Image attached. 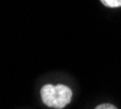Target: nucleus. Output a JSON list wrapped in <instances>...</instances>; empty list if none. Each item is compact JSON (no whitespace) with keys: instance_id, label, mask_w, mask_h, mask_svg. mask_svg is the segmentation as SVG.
<instances>
[{"instance_id":"nucleus-1","label":"nucleus","mask_w":121,"mask_h":109,"mask_svg":"<svg viewBox=\"0 0 121 109\" xmlns=\"http://www.w3.org/2000/svg\"><path fill=\"white\" fill-rule=\"evenodd\" d=\"M40 98L44 105L49 108L62 109L70 104L72 91L65 84H46L40 90Z\"/></svg>"},{"instance_id":"nucleus-2","label":"nucleus","mask_w":121,"mask_h":109,"mask_svg":"<svg viewBox=\"0 0 121 109\" xmlns=\"http://www.w3.org/2000/svg\"><path fill=\"white\" fill-rule=\"evenodd\" d=\"M103 6L107 8H120L121 7V0H100Z\"/></svg>"},{"instance_id":"nucleus-3","label":"nucleus","mask_w":121,"mask_h":109,"mask_svg":"<svg viewBox=\"0 0 121 109\" xmlns=\"http://www.w3.org/2000/svg\"><path fill=\"white\" fill-rule=\"evenodd\" d=\"M95 109H118V108L112 104H100Z\"/></svg>"}]
</instances>
